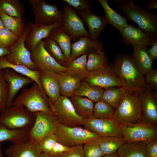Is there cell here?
I'll return each mask as SVG.
<instances>
[{
	"label": "cell",
	"mask_w": 157,
	"mask_h": 157,
	"mask_svg": "<svg viewBox=\"0 0 157 157\" xmlns=\"http://www.w3.org/2000/svg\"><path fill=\"white\" fill-rule=\"evenodd\" d=\"M30 131L25 129H9L0 124V142L9 141L15 144L24 142L29 139Z\"/></svg>",
	"instance_id": "cell-27"
},
{
	"label": "cell",
	"mask_w": 157,
	"mask_h": 157,
	"mask_svg": "<svg viewBox=\"0 0 157 157\" xmlns=\"http://www.w3.org/2000/svg\"><path fill=\"white\" fill-rule=\"evenodd\" d=\"M52 106L53 114L59 124L70 127L84 126V119L77 114L69 98L61 95Z\"/></svg>",
	"instance_id": "cell-8"
},
{
	"label": "cell",
	"mask_w": 157,
	"mask_h": 157,
	"mask_svg": "<svg viewBox=\"0 0 157 157\" xmlns=\"http://www.w3.org/2000/svg\"><path fill=\"white\" fill-rule=\"evenodd\" d=\"M9 54V52L7 49L0 47V57H3Z\"/></svg>",
	"instance_id": "cell-52"
},
{
	"label": "cell",
	"mask_w": 157,
	"mask_h": 157,
	"mask_svg": "<svg viewBox=\"0 0 157 157\" xmlns=\"http://www.w3.org/2000/svg\"><path fill=\"white\" fill-rule=\"evenodd\" d=\"M44 47L49 53L58 63L66 67V63L62 51L56 42L48 38L42 40Z\"/></svg>",
	"instance_id": "cell-39"
},
{
	"label": "cell",
	"mask_w": 157,
	"mask_h": 157,
	"mask_svg": "<svg viewBox=\"0 0 157 157\" xmlns=\"http://www.w3.org/2000/svg\"><path fill=\"white\" fill-rule=\"evenodd\" d=\"M39 79L43 89L52 105L61 95L56 73L49 70L40 71Z\"/></svg>",
	"instance_id": "cell-21"
},
{
	"label": "cell",
	"mask_w": 157,
	"mask_h": 157,
	"mask_svg": "<svg viewBox=\"0 0 157 157\" xmlns=\"http://www.w3.org/2000/svg\"><path fill=\"white\" fill-rule=\"evenodd\" d=\"M3 27V26L0 17V29Z\"/></svg>",
	"instance_id": "cell-56"
},
{
	"label": "cell",
	"mask_w": 157,
	"mask_h": 157,
	"mask_svg": "<svg viewBox=\"0 0 157 157\" xmlns=\"http://www.w3.org/2000/svg\"><path fill=\"white\" fill-rule=\"evenodd\" d=\"M133 51L132 57L139 71L143 74L153 69V61L147 53V47L143 45H131Z\"/></svg>",
	"instance_id": "cell-25"
},
{
	"label": "cell",
	"mask_w": 157,
	"mask_h": 157,
	"mask_svg": "<svg viewBox=\"0 0 157 157\" xmlns=\"http://www.w3.org/2000/svg\"><path fill=\"white\" fill-rule=\"evenodd\" d=\"M61 25V24L59 22L47 25L30 22V29L25 40V47L29 51H31L42 39L49 37L53 28Z\"/></svg>",
	"instance_id": "cell-19"
},
{
	"label": "cell",
	"mask_w": 157,
	"mask_h": 157,
	"mask_svg": "<svg viewBox=\"0 0 157 157\" xmlns=\"http://www.w3.org/2000/svg\"><path fill=\"white\" fill-rule=\"evenodd\" d=\"M9 85L2 70H0V113L7 108L9 96Z\"/></svg>",
	"instance_id": "cell-43"
},
{
	"label": "cell",
	"mask_w": 157,
	"mask_h": 157,
	"mask_svg": "<svg viewBox=\"0 0 157 157\" xmlns=\"http://www.w3.org/2000/svg\"><path fill=\"white\" fill-rule=\"evenodd\" d=\"M118 124L141 122L139 93L125 90L113 117Z\"/></svg>",
	"instance_id": "cell-3"
},
{
	"label": "cell",
	"mask_w": 157,
	"mask_h": 157,
	"mask_svg": "<svg viewBox=\"0 0 157 157\" xmlns=\"http://www.w3.org/2000/svg\"><path fill=\"white\" fill-rule=\"evenodd\" d=\"M71 148L67 147L56 141L49 155L50 157H52L61 153L68 151L70 150Z\"/></svg>",
	"instance_id": "cell-49"
},
{
	"label": "cell",
	"mask_w": 157,
	"mask_h": 157,
	"mask_svg": "<svg viewBox=\"0 0 157 157\" xmlns=\"http://www.w3.org/2000/svg\"><path fill=\"white\" fill-rule=\"evenodd\" d=\"M23 106L33 113L53 114L52 105L35 82L29 88H24L20 94L15 98L12 106Z\"/></svg>",
	"instance_id": "cell-4"
},
{
	"label": "cell",
	"mask_w": 157,
	"mask_h": 157,
	"mask_svg": "<svg viewBox=\"0 0 157 157\" xmlns=\"http://www.w3.org/2000/svg\"><path fill=\"white\" fill-rule=\"evenodd\" d=\"M83 150L85 157H101L105 155L97 139L85 143L83 146Z\"/></svg>",
	"instance_id": "cell-42"
},
{
	"label": "cell",
	"mask_w": 157,
	"mask_h": 157,
	"mask_svg": "<svg viewBox=\"0 0 157 157\" xmlns=\"http://www.w3.org/2000/svg\"><path fill=\"white\" fill-rule=\"evenodd\" d=\"M30 29V22H29L22 35L15 43L7 49L9 54L4 57L11 64L22 65L31 69L38 71L31 60L30 51L24 45L26 36Z\"/></svg>",
	"instance_id": "cell-10"
},
{
	"label": "cell",
	"mask_w": 157,
	"mask_h": 157,
	"mask_svg": "<svg viewBox=\"0 0 157 157\" xmlns=\"http://www.w3.org/2000/svg\"><path fill=\"white\" fill-rule=\"evenodd\" d=\"M77 114L84 119L93 116L94 103L85 97L74 95L69 98Z\"/></svg>",
	"instance_id": "cell-29"
},
{
	"label": "cell",
	"mask_w": 157,
	"mask_h": 157,
	"mask_svg": "<svg viewBox=\"0 0 157 157\" xmlns=\"http://www.w3.org/2000/svg\"><path fill=\"white\" fill-rule=\"evenodd\" d=\"M52 157H85L82 145L71 148L69 151L64 152Z\"/></svg>",
	"instance_id": "cell-47"
},
{
	"label": "cell",
	"mask_w": 157,
	"mask_h": 157,
	"mask_svg": "<svg viewBox=\"0 0 157 157\" xmlns=\"http://www.w3.org/2000/svg\"><path fill=\"white\" fill-rule=\"evenodd\" d=\"M56 141V138L54 133L44 137L39 142L42 152L49 155Z\"/></svg>",
	"instance_id": "cell-44"
},
{
	"label": "cell",
	"mask_w": 157,
	"mask_h": 157,
	"mask_svg": "<svg viewBox=\"0 0 157 157\" xmlns=\"http://www.w3.org/2000/svg\"><path fill=\"white\" fill-rule=\"evenodd\" d=\"M104 90L102 88L91 85L83 80L75 91L74 95L86 97L95 103L101 100Z\"/></svg>",
	"instance_id": "cell-33"
},
{
	"label": "cell",
	"mask_w": 157,
	"mask_h": 157,
	"mask_svg": "<svg viewBox=\"0 0 157 157\" xmlns=\"http://www.w3.org/2000/svg\"><path fill=\"white\" fill-rule=\"evenodd\" d=\"M63 11L61 26L72 39L76 41L81 38L89 37L84 23L76 11L67 4L64 3Z\"/></svg>",
	"instance_id": "cell-12"
},
{
	"label": "cell",
	"mask_w": 157,
	"mask_h": 157,
	"mask_svg": "<svg viewBox=\"0 0 157 157\" xmlns=\"http://www.w3.org/2000/svg\"><path fill=\"white\" fill-rule=\"evenodd\" d=\"M17 36L4 27L0 29V47L8 49L11 47L19 39Z\"/></svg>",
	"instance_id": "cell-41"
},
{
	"label": "cell",
	"mask_w": 157,
	"mask_h": 157,
	"mask_svg": "<svg viewBox=\"0 0 157 157\" xmlns=\"http://www.w3.org/2000/svg\"><path fill=\"white\" fill-rule=\"evenodd\" d=\"M116 6L129 20L136 23L140 29L157 39V16L143 8L135 6L131 0H115Z\"/></svg>",
	"instance_id": "cell-2"
},
{
	"label": "cell",
	"mask_w": 157,
	"mask_h": 157,
	"mask_svg": "<svg viewBox=\"0 0 157 157\" xmlns=\"http://www.w3.org/2000/svg\"><path fill=\"white\" fill-rule=\"evenodd\" d=\"M141 108V122L154 125L157 124V94L146 86L139 93Z\"/></svg>",
	"instance_id": "cell-15"
},
{
	"label": "cell",
	"mask_w": 157,
	"mask_h": 157,
	"mask_svg": "<svg viewBox=\"0 0 157 157\" xmlns=\"http://www.w3.org/2000/svg\"><path fill=\"white\" fill-rule=\"evenodd\" d=\"M87 56H81L69 62L66 67V72L81 81L85 80L89 73L86 68Z\"/></svg>",
	"instance_id": "cell-30"
},
{
	"label": "cell",
	"mask_w": 157,
	"mask_h": 157,
	"mask_svg": "<svg viewBox=\"0 0 157 157\" xmlns=\"http://www.w3.org/2000/svg\"><path fill=\"white\" fill-rule=\"evenodd\" d=\"M59 124L53 114L36 112L34 123L29 131V139L39 142L44 137L54 133Z\"/></svg>",
	"instance_id": "cell-11"
},
{
	"label": "cell",
	"mask_w": 157,
	"mask_h": 157,
	"mask_svg": "<svg viewBox=\"0 0 157 157\" xmlns=\"http://www.w3.org/2000/svg\"><path fill=\"white\" fill-rule=\"evenodd\" d=\"M84 80L89 83L106 89L114 87H122L121 83L112 67V64L100 69L89 72Z\"/></svg>",
	"instance_id": "cell-16"
},
{
	"label": "cell",
	"mask_w": 157,
	"mask_h": 157,
	"mask_svg": "<svg viewBox=\"0 0 157 157\" xmlns=\"http://www.w3.org/2000/svg\"><path fill=\"white\" fill-rule=\"evenodd\" d=\"M54 134L58 142L69 148L82 145L88 141L100 137L81 127H70L60 124Z\"/></svg>",
	"instance_id": "cell-6"
},
{
	"label": "cell",
	"mask_w": 157,
	"mask_h": 157,
	"mask_svg": "<svg viewBox=\"0 0 157 157\" xmlns=\"http://www.w3.org/2000/svg\"><path fill=\"white\" fill-rule=\"evenodd\" d=\"M146 144L143 142L125 143L117 153L118 157H147Z\"/></svg>",
	"instance_id": "cell-34"
},
{
	"label": "cell",
	"mask_w": 157,
	"mask_h": 157,
	"mask_svg": "<svg viewBox=\"0 0 157 157\" xmlns=\"http://www.w3.org/2000/svg\"><path fill=\"white\" fill-rule=\"evenodd\" d=\"M115 109L100 100L94 103L93 116L98 118L113 119Z\"/></svg>",
	"instance_id": "cell-40"
},
{
	"label": "cell",
	"mask_w": 157,
	"mask_h": 157,
	"mask_svg": "<svg viewBox=\"0 0 157 157\" xmlns=\"http://www.w3.org/2000/svg\"><path fill=\"white\" fill-rule=\"evenodd\" d=\"M2 143L0 142V157H4L2 151Z\"/></svg>",
	"instance_id": "cell-54"
},
{
	"label": "cell",
	"mask_w": 157,
	"mask_h": 157,
	"mask_svg": "<svg viewBox=\"0 0 157 157\" xmlns=\"http://www.w3.org/2000/svg\"><path fill=\"white\" fill-rule=\"evenodd\" d=\"M0 17L4 27L19 37L21 36L26 26L23 18L11 16L7 14L1 8Z\"/></svg>",
	"instance_id": "cell-31"
},
{
	"label": "cell",
	"mask_w": 157,
	"mask_h": 157,
	"mask_svg": "<svg viewBox=\"0 0 157 157\" xmlns=\"http://www.w3.org/2000/svg\"><path fill=\"white\" fill-rule=\"evenodd\" d=\"M144 77L147 86L152 89L157 90V69H153L146 73Z\"/></svg>",
	"instance_id": "cell-46"
},
{
	"label": "cell",
	"mask_w": 157,
	"mask_h": 157,
	"mask_svg": "<svg viewBox=\"0 0 157 157\" xmlns=\"http://www.w3.org/2000/svg\"><path fill=\"white\" fill-rule=\"evenodd\" d=\"M112 65L125 90L140 93L145 89L144 75L137 67L131 56L118 53Z\"/></svg>",
	"instance_id": "cell-1"
},
{
	"label": "cell",
	"mask_w": 157,
	"mask_h": 157,
	"mask_svg": "<svg viewBox=\"0 0 157 157\" xmlns=\"http://www.w3.org/2000/svg\"><path fill=\"white\" fill-rule=\"evenodd\" d=\"M97 140L105 155L116 153L118 149L126 143L123 137H100Z\"/></svg>",
	"instance_id": "cell-35"
},
{
	"label": "cell",
	"mask_w": 157,
	"mask_h": 157,
	"mask_svg": "<svg viewBox=\"0 0 157 157\" xmlns=\"http://www.w3.org/2000/svg\"><path fill=\"white\" fill-rule=\"evenodd\" d=\"M125 89L122 87H114L104 89L101 100L115 109Z\"/></svg>",
	"instance_id": "cell-38"
},
{
	"label": "cell",
	"mask_w": 157,
	"mask_h": 157,
	"mask_svg": "<svg viewBox=\"0 0 157 157\" xmlns=\"http://www.w3.org/2000/svg\"><path fill=\"white\" fill-rule=\"evenodd\" d=\"M74 8L77 11L90 9V1L88 0H62Z\"/></svg>",
	"instance_id": "cell-45"
},
{
	"label": "cell",
	"mask_w": 157,
	"mask_h": 157,
	"mask_svg": "<svg viewBox=\"0 0 157 157\" xmlns=\"http://www.w3.org/2000/svg\"><path fill=\"white\" fill-rule=\"evenodd\" d=\"M126 143L143 142L146 144L157 139V127L142 122L119 124Z\"/></svg>",
	"instance_id": "cell-7"
},
{
	"label": "cell",
	"mask_w": 157,
	"mask_h": 157,
	"mask_svg": "<svg viewBox=\"0 0 157 157\" xmlns=\"http://www.w3.org/2000/svg\"><path fill=\"white\" fill-rule=\"evenodd\" d=\"M40 157H50L47 154L42 152L41 153Z\"/></svg>",
	"instance_id": "cell-55"
},
{
	"label": "cell",
	"mask_w": 157,
	"mask_h": 157,
	"mask_svg": "<svg viewBox=\"0 0 157 157\" xmlns=\"http://www.w3.org/2000/svg\"><path fill=\"white\" fill-rule=\"evenodd\" d=\"M56 74L60 85L61 95L68 98L74 96V92L81 81L66 72Z\"/></svg>",
	"instance_id": "cell-26"
},
{
	"label": "cell",
	"mask_w": 157,
	"mask_h": 157,
	"mask_svg": "<svg viewBox=\"0 0 157 157\" xmlns=\"http://www.w3.org/2000/svg\"><path fill=\"white\" fill-rule=\"evenodd\" d=\"M30 53L31 60L38 70H49L56 73L66 72V67L60 65L46 51L42 40Z\"/></svg>",
	"instance_id": "cell-14"
},
{
	"label": "cell",
	"mask_w": 157,
	"mask_h": 157,
	"mask_svg": "<svg viewBox=\"0 0 157 157\" xmlns=\"http://www.w3.org/2000/svg\"><path fill=\"white\" fill-rule=\"evenodd\" d=\"M101 5L105 13V17L108 24L117 29L120 34L128 25L127 20L124 16L121 15L109 6L107 0H97Z\"/></svg>",
	"instance_id": "cell-28"
},
{
	"label": "cell",
	"mask_w": 157,
	"mask_h": 157,
	"mask_svg": "<svg viewBox=\"0 0 157 157\" xmlns=\"http://www.w3.org/2000/svg\"><path fill=\"white\" fill-rule=\"evenodd\" d=\"M36 118V113L28 110L23 106H12L1 113L0 124L10 129L30 130Z\"/></svg>",
	"instance_id": "cell-5"
},
{
	"label": "cell",
	"mask_w": 157,
	"mask_h": 157,
	"mask_svg": "<svg viewBox=\"0 0 157 157\" xmlns=\"http://www.w3.org/2000/svg\"><path fill=\"white\" fill-rule=\"evenodd\" d=\"M108 63V58L102 51L88 55L86 68L89 72L102 69L107 66Z\"/></svg>",
	"instance_id": "cell-36"
},
{
	"label": "cell",
	"mask_w": 157,
	"mask_h": 157,
	"mask_svg": "<svg viewBox=\"0 0 157 157\" xmlns=\"http://www.w3.org/2000/svg\"><path fill=\"white\" fill-rule=\"evenodd\" d=\"M148 9H155L157 8V0H151L147 3V6Z\"/></svg>",
	"instance_id": "cell-51"
},
{
	"label": "cell",
	"mask_w": 157,
	"mask_h": 157,
	"mask_svg": "<svg viewBox=\"0 0 157 157\" xmlns=\"http://www.w3.org/2000/svg\"><path fill=\"white\" fill-rule=\"evenodd\" d=\"M2 71L9 85V96L7 106L8 108L12 106L13 101L20 90L35 82L31 78L22 75L10 68H4Z\"/></svg>",
	"instance_id": "cell-17"
},
{
	"label": "cell",
	"mask_w": 157,
	"mask_h": 157,
	"mask_svg": "<svg viewBox=\"0 0 157 157\" xmlns=\"http://www.w3.org/2000/svg\"><path fill=\"white\" fill-rule=\"evenodd\" d=\"M55 41L61 49L67 64L71 58V40L70 36L63 29L61 25L53 28L49 37Z\"/></svg>",
	"instance_id": "cell-24"
},
{
	"label": "cell",
	"mask_w": 157,
	"mask_h": 157,
	"mask_svg": "<svg viewBox=\"0 0 157 157\" xmlns=\"http://www.w3.org/2000/svg\"><path fill=\"white\" fill-rule=\"evenodd\" d=\"M123 42L127 45L137 44L146 47L151 46L157 40L139 28L128 25L121 34Z\"/></svg>",
	"instance_id": "cell-20"
},
{
	"label": "cell",
	"mask_w": 157,
	"mask_h": 157,
	"mask_svg": "<svg viewBox=\"0 0 157 157\" xmlns=\"http://www.w3.org/2000/svg\"><path fill=\"white\" fill-rule=\"evenodd\" d=\"M77 13L86 22L89 30V38L92 40H96L108 24L105 16H99L94 14L90 9L77 11Z\"/></svg>",
	"instance_id": "cell-23"
},
{
	"label": "cell",
	"mask_w": 157,
	"mask_h": 157,
	"mask_svg": "<svg viewBox=\"0 0 157 157\" xmlns=\"http://www.w3.org/2000/svg\"><path fill=\"white\" fill-rule=\"evenodd\" d=\"M0 8L8 15L23 18L24 13L23 4L19 0H0Z\"/></svg>",
	"instance_id": "cell-37"
},
{
	"label": "cell",
	"mask_w": 157,
	"mask_h": 157,
	"mask_svg": "<svg viewBox=\"0 0 157 157\" xmlns=\"http://www.w3.org/2000/svg\"><path fill=\"white\" fill-rule=\"evenodd\" d=\"M85 129L95 133L100 137H123L119 124L113 119L91 116L84 119Z\"/></svg>",
	"instance_id": "cell-13"
},
{
	"label": "cell",
	"mask_w": 157,
	"mask_h": 157,
	"mask_svg": "<svg viewBox=\"0 0 157 157\" xmlns=\"http://www.w3.org/2000/svg\"><path fill=\"white\" fill-rule=\"evenodd\" d=\"M149 49H147V53L153 61L157 59V40L154 42Z\"/></svg>",
	"instance_id": "cell-50"
},
{
	"label": "cell",
	"mask_w": 157,
	"mask_h": 157,
	"mask_svg": "<svg viewBox=\"0 0 157 157\" xmlns=\"http://www.w3.org/2000/svg\"><path fill=\"white\" fill-rule=\"evenodd\" d=\"M6 68H10L22 75L31 78L38 85L42 92L45 94L40 81V71L33 70L22 65L11 64L9 63L4 56L0 57V70H2Z\"/></svg>",
	"instance_id": "cell-32"
},
{
	"label": "cell",
	"mask_w": 157,
	"mask_h": 157,
	"mask_svg": "<svg viewBox=\"0 0 157 157\" xmlns=\"http://www.w3.org/2000/svg\"><path fill=\"white\" fill-rule=\"evenodd\" d=\"M42 152L39 142L29 139L13 144L5 151L7 157H40Z\"/></svg>",
	"instance_id": "cell-18"
},
{
	"label": "cell",
	"mask_w": 157,
	"mask_h": 157,
	"mask_svg": "<svg viewBox=\"0 0 157 157\" xmlns=\"http://www.w3.org/2000/svg\"><path fill=\"white\" fill-rule=\"evenodd\" d=\"M101 157H118V156L116 152L111 154L105 155Z\"/></svg>",
	"instance_id": "cell-53"
},
{
	"label": "cell",
	"mask_w": 157,
	"mask_h": 157,
	"mask_svg": "<svg viewBox=\"0 0 157 157\" xmlns=\"http://www.w3.org/2000/svg\"><path fill=\"white\" fill-rule=\"evenodd\" d=\"M35 16L34 23L51 25L56 22L62 23L63 11L59 10L54 4L48 3L44 0H29Z\"/></svg>",
	"instance_id": "cell-9"
},
{
	"label": "cell",
	"mask_w": 157,
	"mask_h": 157,
	"mask_svg": "<svg viewBox=\"0 0 157 157\" xmlns=\"http://www.w3.org/2000/svg\"><path fill=\"white\" fill-rule=\"evenodd\" d=\"M103 48V43L100 40H93L87 37L81 38L72 43L71 58L69 63L79 56L102 51Z\"/></svg>",
	"instance_id": "cell-22"
},
{
	"label": "cell",
	"mask_w": 157,
	"mask_h": 157,
	"mask_svg": "<svg viewBox=\"0 0 157 157\" xmlns=\"http://www.w3.org/2000/svg\"><path fill=\"white\" fill-rule=\"evenodd\" d=\"M147 157H157V139L146 144Z\"/></svg>",
	"instance_id": "cell-48"
}]
</instances>
